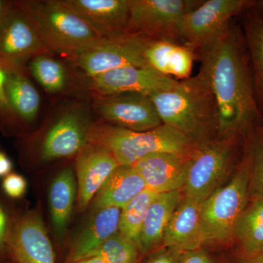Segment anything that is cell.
<instances>
[{
  "instance_id": "cell-7",
  "label": "cell",
  "mask_w": 263,
  "mask_h": 263,
  "mask_svg": "<svg viewBox=\"0 0 263 263\" xmlns=\"http://www.w3.org/2000/svg\"><path fill=\"white\" fill-rule=\"evenodd\" d=\"M51 53L24 1H10L0 22V67L6 72H26L34 57Z\"/></svg>"
},
{
  "instance_id": "cell-27",
  "label": "cell",
  "mask_w": 263,
  "mask_h": 263,
  "mask_svg": "<svg viewBox=\"0 0 263 263\" xmlns=\"http://www.w3.org/2000/svg\"><path fill=\"white\" fill-rule=\"evenodd\" d=\"M28 69L35 80L48 92L57 94L67 88L68 75L65 66L53 58L51 53L34 57L29 62Z\"/></svg>"
},
{
  "instance_id": "cell-10",
  "label": "cell",
  "mask_w": 263,
  "mask_h": 263,
  "mask_svg": "<svg viewBox=\"0 0 263 263\" xmlns=\"http://www.w3.org/2000/svg\"><path fill=\"white\" fill-rule=\"evenodd\" d=\"M253 1L208 0L202 1L183 17L181 24L183 44L192 48L196 56L212 46L237 15H241Z\"/></svg>"
},
{
  "instance_id": "cell-29",
  "label": "cell",
  "mask_w": 263,
  "mask_h": 263,
  "mask_svg": "<svg viewBox=\"0 0 263 263\" xmlns=\"http://www.w3.org/2000/svg\"><path fill=\"white\" fill-rule=\"evenodd\" d=\"M243 148L248 158L249 193L263 199V123L247 136Z\"/></svg>"
},
{
  "instance_id": "cell-23",
  "label": "cell",
  "mask_w": 263,
  "mask_h": 263,
  "mask_svg": "<svg viewBox=\"0 0 263 263\" xmlns=\"http://www.w3.org/2000/svg\"><path fill=\"white\" fill-rule=\"evenodd\" d=\"M5 93L17 124H29L37 118L41 96L26 72H6Z\"/></svg>"
},
{
  "instance_id": "cell-5",
  "label": "cell",
  "mask_w": 263,
  "mask_h": 263,
  "mask_svg": "<svg viewBox=\"0 0 263 263\" xmlns=\"http://www.w3.org/2000/svg\"><path fill=\"white\" fill-rule=\"evenodd\" d=\"M245 138H218L198 146L190 160L183 195L202 203L234 174L243 155Z\"/></svg>"
},
{
  "instance_id": "cell-24",
  "label": "cell",
  "mask_w": 263,
  "mask_h": 263,
  "mask_svg": "<svg viewBox=\"0 0 263 263\" xmlns=\"http://www.w3.org/2000/svg\"><path fill=\"white\" fill-rule=\"evenodd\" d=\"M241 15L242 32L248 52L254 91L263 116V17L256 12L252 5Z\"/></svg>"
},
{
  "instance_id": "cell-15",
  "label": "cell",
  "mask_w": 263,
  "mask_h": 263,
  "mask_svg": "<svg viewBox=\"0 0 263 263\" xmlns=\"http://www.w3.org/2000/svg\"><path fill=\"white\" fill-rule=\"evenodd\" d=\"M193 153L152 154L138 161L133 167L141 176L147 190L150 191L157 194L181 191L187 179Z\"/></svg>"
},
{
  "instance_id": "cell-22",
  "label": "cell",
  "mask_w": 263,
  "mask_h": 263,
  "mask_svg": "<svg viewBox=\"0 0 263 263\" xmlns=\"http://www.w3.org/2000/svg\"><path fill=\"white\" fill-rule=\"evenodd\" d=\"M146 189V183L133 166L119 165L95 196V208L122 209Z\"/></svg>"
},
{
  "instance_id": "cell-6",
  "label": "cell",
  "mask_w": 263,
  "mask_h": 263,
  "mask_svg": "<svg viewBox=\"0 0 263 263\" xmlns=\"http://www.w3.org/2000/svg\"><path fill=\"white\" fill-rule=\"evenodd\" d=\"M24 2L51 52L69 56L103 38L63 0Z\"/></svg>"
},
{
  "instance_id": "cell-26",
  "label": "cell",
  "mask_w": 263,
  "mask_h": 263,
  "mask_svg": "<svg viewBox=\"0 0 263 263\" xmlns=\"http://www.w3.org/2000/svg\"><path fill=\"white\" fill-rule=\"evenodd\" d=\"M75 174L71 167L62 170L51 183L50 210L55 233L60 239L65 235L77 193Z\"/></svg>"
},
{
  "instance_id": "cell-8",
  "label": "cell",
  "mask_w": 263,
  "mask_h": 263,
  "mask_svg": "<svg viewBox=\"0 0 263 263\" xmlns=\"http://www.w3.org/2000/svg\"><path fill=\"white\" fill-rule=\"evenodd\" d=\"M201 3L195 0H129L126 32L148 41L182 43L183 17Z\"/></svg>"
},
{
  "instance_id": "cell-33",
  "label": "cell",
  "mask_w": 263,
  "mask_h": 263,
  "mask_svg": "<svg viewBox=\"0 0 263 263\" xmlns=\"http://www.w3.org/2000/svg\"><path fill=\"white\" fill-rule=\"evenodd\" d=\"M180 252L167 247H161L146 254L142 263H177Z\"/></svg>"
},
{
  "instance_id": "cell-32",
  "label": "cell",
  "mask_w": 263,
  "mask_h": 263,
  "mask_svg": "<svg viewBox=\"0 0 263 263\" xmlns=\"http://www.w3.org/2000/svg\"><path fill=\"white\" fill-rule=\"evenodd\" d=\"M6 72L0 67V124L4 126L16 125L11 110H10L6 93H5Z\"/></svg>"
},
{
  "instance_id": "cell-39",
  "label": "cell",
  "mask_w": 263,
  "mask_h": 263,
  "mask_svg": "<svg viewBox=\"0 0 263 263\" xmlns=\"http://www.w3.org/2000/svg\"><path fill=\"white\" fill-rule=\"evenodd\" d=\"M252 7L254 10H256L258 14L263 17V0H257V1H253Z\"/></svg>"
},
{
  "instance_id": "cell-16",
  "label": "cell",
  "mask_w": 263,
  "mask_h": 263,
  "mask_svg": "<svg viewBox=\"0 0 263 263\" xmlns=\"http://www.w3.org/2000/svg\"><path fill=\"white\" fill-rule=\"evenodd\" d=\"M10 253L15 263H56L53 246L37 212L27 213L12 228Z\"/></svg>"
},
{
  "instance_id": "cell-37",
  "label": "cell",
  "mask_w": 263,
  "mask_h": 263,
  "mask_svg": "<svg viewBox=\"0 0 263 263\" xmlns=\"http://www.w3.org/2000/svg\"><path fill=\"white\" fill-rule=\"evenodd\" d=\"M13 162L5 152L0 151V178L11 174Z\"/></svg>"
},
{
  "instance_id": "cell-12",
  "label": "cell",
  "mask_w": 263,
  "mask_h": 263,
  "mask_svg": "<svg viewBox=\"0 0 263 263\" xmlns=\"http://www.w3.org/2000/svg\"><path fill=\"white\" fill-rule=\"evenodd\" d=\"M93 108L103 122L129 130L148 131L163 124L155 104L146 95H95Z\"/></svg>"
},
{
  "instance_id": "cell-35",
  "label": "cell",
  "mask_w": 263,
  "mask_h": 263,
  "mask_svg": "<svg viewBox=\"0 0 263 263\" xmlns=\"http://www.w3.org/2000/svg\"><path fill=\"white\" fill-rule=\"evenodd\" d=\"M177 263H216L202 248L180 252Z\"/></svg>"
},
{
  "instance_id": "cell-25",
  "label": "cell",
  "mask_w": 263,
  "mask_h": 263,
  "mask_svg": "<svg viewBox=\"0 0 263 263\" xmlns=\"http://www.w3.org/2000/svg\"><path fill=\"white\" fill-rule=\"evenodd\" d=\"M238 252L245 255L263 253V199L250 195L236 221L233 234Z\"/></svg>"
},
{
  "instance_id": "cell-3",
  "label": "cell",
  "mask_w": 263,
  "mask_h": 263,
  "mask_svg": "<svg viewBox=\"0 0 263 263\" xmlns=\"http://www.w3.org/2000/svg\"><path fill=\"white\" fill-rule=\"evenodd\" d=\"M88 143L108 149L119 165L133 166L146 156L159 152L193 153L197 146L177 129L162 124L145 132L129 130L109 123H91L87 133Z\"/></svg>"
},
{
  "instance_id": "cell-36",
  "label": "cell",
  "mask_w": 263,
  "mask_h": 263,
  "mask_svg": "<svg viewBox=\"0 0 263 263\" xmlns=\"http://www.w3.org/2000/svg\"><path fill=\"white\" fill-rule=\"evenodd\" d=\"M232 263H263V253L245 255L237 251Z\"/></svg>"
},
{
  "instance_id": "cell-17",
  "label": "cell",
  "mask_w": 263,
  "mask_h": 263,
  "mask_svg": "<svg viewBox=\"0 0 263 263\" xmlns=\"http://www.w3.org/2000/svg\"><path fill=\"white\" fill-rule=\"evenodd\" d=\"M102 37L126 32L129 0H63Z\"/></svg>"
},
{
  "instance_id": "cell-11",
  "label": "cell",
  "mask_w": 263,
  "mask_h": 263,
  "mask_svg": "<svg viewBox=\"0 0 263 263\" xmlns=\"http://www.w3.org/2000/svg\"><path fill=\"white\" fill-rule=\"evenodd\" d=\"M91 124L87 110L81 105H70L59 112L41 142V160L48 162L77 155L87 143Z\"/></svg>"
},
{
  "instance_id": "cell-34",
  "label": "cell",
  "mask_w": 263,
  "mask_h": 263,
  "mask_svg": "<svg viewBox=\"0 0 263 263\" xmlns=\"http://www.w3.org/2000/svg\"><path fill=\"white\" fill-rule=\"evenodd\" d=\"M10 228L8 214L0 203V257L5 252H10Z\"/></svg>"
},
{
  "instance_id": "cell-21",
  "label": "cell",
  "mask_w": 263,
  "mask_h": 263,
  "mask_svg": "<svg viewBox=\"0 0 263 263\" xmlns=\"http://www.w3.org/2000/svg\"><path fill=\"white\" fill-rule=\"evenodd\" d=\"M96 211L92 219L72 243L67 262L75 263L89 257L107 240L119 233L122 209L108 207Z\"/></svg>"
},
{
  "instance_id": "cell-13",
  "label": "cell",
  "mask_w": 263,
  "mask_h": 263,
  "mask_svg": "<svg viewBox=\"0 0 263 263\" xmlns=\"http://www.w3.org/2000/svg\"><path fill=\"white\" fill-rule=\"evenodd\" d=\"M179 83L176 79L162 75L149 67L127 66L90 79L89 89L95 95L100 96L127 93L150 96L174 87Z\"/></svg>"
},
{
  "instance_id": "cell-31",
  "label": "cell",
  "mask_w": 263,
  "mask_h": 263,
  "mask_svg": "<svg viewBox=\"0 0 263 263\" xmlns=\"http://www.w3.org/2000/svg\"><path fill=\"white\" fill-rule=\"evenodd\" d=\"M2 186L8 196L11 198H20L26 193L27 181L21 175L11 173L5 176Z\"/></svg>"
},
{
  "instance_id": "cell-19",
  "label": "cell",
  "mask_w": 263,
  "mask_h": 263,
  "mask_svg": "<svg viewBox=\"0 0 263 263\" xmlns=\"http://www.w3.org/2000/svg\"><path fill=\"white\" fill-rule=\"evenodd\" d=\"M183 197L182 190L171 192L159 194L152 202L137 245L141 255L146 256L162 247L166 229Z\"/></svg>"
},
{
  "instance_id": "cell-9",
  "label": "cell",
  "mask_w": 263,
  "mask_h": 263,
  "mask_svg": "<svg viewBox=\"0 0 263 263\" xmlns=\"http://www.w3.org/2000/svg\"><path fill=\"white\" fill-rule=\"evenodd\" d=\"M150 41L125 32L98 42L65 57L71 65L90 79L127 66L148 67L144 51Z\"/></svg>"
},
{
  "instance_id": "cell-40",
  "label": "cell",
  "mask_w": 263,
  "mask_h": 263,
  "mask_svg": "<svg viewBox=\"0 0 263 263\" xmlns=\"http://www.w3.org/2000/svg\"><path fill=\"white\" fill-rule=\"evenodd\" d=\"M10 1H3V0H0V22H1L2 19L4 16L5 12H6L7 8H8V5H9Z\"/></svg>"
},
{
  "instance_id": "cell-18",
  "label": "cell",
  "mask_w": 263,
  "mask_h": 263,
  "mask_svg": "<svg viewBox=\"0 0 263 263\" xmlns=\"http://www.w3.org/2000/svg\"><path fill=\"white\" fill-rule=\"evenodd\" d=\"M201 205L183 195L166 229L162 247L183 252L205 245L200 217Z\"/></svg>"
},
{
  "instance_id": "cell-14",
  "label": "cell",
  "mask_w": 263,
  "mask_h": 263,
  "mask_svg": "<svg viewBox=\"0 0 263 263\" xmlns=\"http://www.w3.org/2000/svg\"><path fill=\"white\" fill-rule=\"evenodd\" d=\"M75 166L78 209L84 211L119 164L108 149L87 142L76 156Z\"/></svg>"
},
{
  "instance_id": "cell-1",
  "label": "cell",
  "mask_w": 263,
  "mask_h": 263,
  "mask_svg": "<svg viewBox=\"0 0 263 263\" xmlns=\"http://www.w3.org/2000/svg\"><path fill=\"white\" fill-rule=\"evenodd\" d=\"M200 71L217 103L219 138L247 137L263 123L241 27L234 21L226 32L200 52Z\"/></svg>"
},
{
  "instance_id": "cell-20",
  "label": "cell",
  "mask_w": 263,
  "mask_h": 263,
  "mask_svg": "<svg viewBox=\"0 0 263 263\" xmlns=\"http://www.w3.org/2000/svg\"><path fill=\"white\" fill-rule=\"evenodd\" d=\"M196 53L182 43L150 41L144 51L148 67L162 75L186 80L191 77Z\"/></svg>"
},
{
  "instance_id": "cell-30",
  "label": "cell",
  "mask_w": 263,
  "mask_h": 263,
  "mask_svg": "<svg viewBox=\"0 0 263 263\" xmlns=\"http://www.w3.org/2000/svg\"><path fill=\"white\" fill-rule=\"evenodd\" d=\"M140 253L136 243L120 233L107 240L91 256H97L108 263H141Z\"/></svg>"
},
{
  "instance_id": "cell-38",
  "label": "cell",
  "mask_w": 263,
  "mask_h": 263,
  "mask_svg": "<svg viewBox=\"0 0 263 263\" xmlns=\"http://www.w3.org/2000/svg\"><path fill=\"white\" fill-rule=\"evenodd\" d=\"M75 263H108L106 261L104 260L103 259L100 257H97V256H91V257H86L78 261Z\"/></svg>"
},
{
  "instance_id": "cell-28",
  "label": "cell",
  "mask_w": 263,
  "mask_h": 263,
  "mask_svg": "<svg viewBox=\"0 0 263 263\" xmlns=\"http://www.w3.org/2000/svg\"><path fill=\"white\" fill-rule=\"evenodd\" d=\"M158 195L146 189L122 209L119 232L136 246L148 208Z\"/></svg>"
},
{
  "instance_id": "cell-4",
  "label": "cell",
  "mask_w": 263,
  "mask_h": 263,
  "mask_svg": "<svg viewBox=\"0 0 263 263\" xmlns=\"http://www.w3.org/2000/svg\"><path fill=\"white\" fill-rule=\"evenodd\" d=\"M249 198V162L243 148L241 160L230 181L202 203L200 217L205 245L234 243L235 224Z\"/></svg>"
},
{
  "instance_id": "cell-2",
  "label": "cell",
  "mask_w": 263,
  "mask_h": 263,
  "mask_svg": "<svg viewBox=\"0 0 263 263\" xmlns=\"http://www.w3.org/2000/svg\"><path fill=\"white\" fill-rule=\"evenodd\" d=\"M149 97L162 124L177 129L197 146L219 138V109L201 71Z\"/></svg>"
}]
</instances>
